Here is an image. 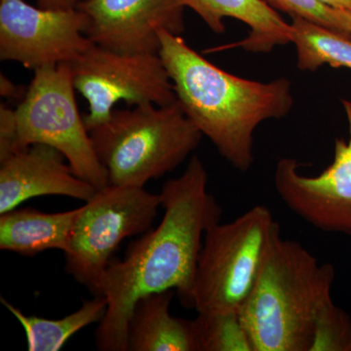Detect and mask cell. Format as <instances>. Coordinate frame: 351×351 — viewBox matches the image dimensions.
<instances>
[{
	"label": "cell",
	"instance_id": "1",
	"mask_svg": "<svg viewBox=\"0 0 351 351\" xmlns=\"http://www.w3.org/2000/svg\"><path fill=\"white\" fill-rule=\"evenodd\" d=\"M159 195L161 223L132 242L122 260L112 258L101 277L96 295H104L108 307L95 334L99 350L128 351L129 319L145 295L174 290L191 307L203 240L221 223L223 209L208 191L206 168L197 156L179 178L166 182Z\"/></svg>",
	"mask_w": 351,
	"mask_h": 351
},
{
	"label": "cell",
	"instance_id": "2",
	"mask_svg": "<svg viewBox=\"0 0 351 351\" xmlns=\"http://www.w3.org/2000/svg\"><path fill=\"white\" fill-rule=\"evenodd\" d=\"M159 40L158 55L184 114L233 167L250 169L257 127L265 120L283 119L294 106L291 82L230 75L165 29L159 32Z\"/></svg>",
	"mask_w": 351,
	"mask_h": 351
},
{
	"label": "cell",
	"instance_id": "3",
	"mask_svg": "<svg viewBox=\"0 0 351 351\" xmlns=\"http://www.w3.org/2000/svg\"><path fill=\"white\" fill-rule=\"evenodd\" d=\"M335 269L279 232L239 313L254 351H311L318 316L332 302Z\"/></svg>",
	"mask_w": 351,
	"mask_h": 351
},
{
	"label": "cell",
	"instance_id": "4",
	"mask_svg": "<svg viewBox=\"0 0 351 351\" xmlns=\"http://www.w3.org/2000/svg\"><path fill=\"white\" fill-rule=\"evenodd\" d=\"M88 131L110 184L134 188L175 170L203 136L178 101L114 110L107 122Z\"/></svg>",
	"mask_w": 351,
	"mask_h": 351
},
{
	"label": "cell",
	"instance_id": "5",
	"mask_svg": "<svg viewBox=\"0 0 351 351\" xmlns=\"http://www.w3.org/2000/svg\"><path fill=\"white\" fill-rule=\"evenodd\" d=\"M280 226L267 206L215 225L203 240L191 307L197 313H239Z\"/></svg>",
	"mask_w": 351,
	"mask_h": 351
},
{
	"label": "cell",
	"instance_id": "6",
	"mask_svg": "<svg viewBox=\"0 0 351 351\" xmlns=\"http://www.w3.org/2000/svg\"><path fill=\"white\" fill-rule=\"evenodd\" d=\"M71 64L34 71L24 100L16 108L19 152L43 144L64 154L73 173L97 189L110 184L84 119L76 105Z\"/></svg>",
	"mask_w": 351,
	"mask_h": 351
},
{
	"label": "cell",
	"instance_id": "7",
	"mask_svg": "<svg viewBox=\"0 0 351 351\" xmlns=\"http://www.w3.org/2000/svg\"><path fill=\"white\" fill-rule=\"evenodd\" d=\"M160 195L145 188L108 184L80 207L68 249L66 274L94 295L120 243L151 230Z\"/></svg>",
	"mask_w": 351,
	"mask_h": 351
},
{
	"label": "cell",
	"instance_id": "8",
	"mask_svg": "<svg viewBox=\"0 0 351 351\" xmlns=\"http://www.w3.org/2000/svg\"><path fill=\"white\" fill-rule=\"evenodd\" d=\"M69 64L75 90L89 104L83 119L88 130L107 122L119 101L159 107L178 101L158 54L115 52L93 43Z\"/></svg>",
	"mask_w": 351,
	"mask_h": 351
},
{
	"label": "cell",
	"instance_id": "9",
	"mask_svg": "<svg viewBox=\"0 0 351 351\" xmlns=\"http://www.w3.org/2000/svg\"><path fill=\"white\" fill-rule=\"evenodd\" d=\"M89 17L78 8L44 9L24 0H0V59L36 71L71 64L93 44Z\"/></svg>",
	"mask_w": 351,
	"mask_h": 351
},
{
	"label": "cell",
	"instance_id": "10",
	"mask_svg": "<svg viewBox=\"0 0 351 351\" xmlns=\"http://www.w3.org/2000/svg\"><path fill=\"white\" fill-rule=\"evenodd\" d=\"M343 104L350 138H337L331 165L311 177L299 172L295 159H279L274 188L284 204L309 225L351 237V101Z\"/></svg>",
	"mask_w": 351,
	"mask_h": 351
},
{
	"label": "cell",
	"instance_id": "11",
	"mask_svg": "<svg viewBox=\"0 0 351 351\" xmlns=\"http://www.w3.org/2000/svg\"><path fill=\"white\" fill-rule=\"evenodd\" d=\"M87 38L101 47L128 54H158L159 32L184 31V7L176 0H83Z\"/></svg>",
	"mask_w": 351,
	"mask_h": 351
},
{
	"label": "cell",
	"instance_id": "12",
	"mask_svg": "<svg viewBox=\"0 0 351 351\" xmlns=\"http://www.w3.org/2000/svg\"><path fill=\"white\" fill-rule=\"evenodd\" d=\"M66 160L54 147L34 144L0 161V214L39 196L91 199L98 189L77 177Z\"/></svg>",
	"mask_w": 351,
	"mask_h": 351
},
{
	"label": "cell",
	"instance_id": "13",
	"mask_svg": "<svg viewBox=\"0 0 351 351\" xmlns=\"http://www.w3.org/2000/svg\"><path fill=\"white\" fill-rule=\"evenodd\" d=\"M193 9L216 34L226 31L223 20L233 18L250 27V34L237 46L255 53L270 52L291 43V25L265 0H176Z\"/></svg>",
	"mask_w": 351,
	"mask_h": 351
},
{
	"label": "cell",
	"instance_id": "14",
	"mask_svg": "<svg viewBox=\"0 0 351 351\" xmlns=\"http://www.w3.org/2000/svg\"><path fill=\"white\" fill-rule=\"evenodd\" d=\"M174 295L168 290L138 300L127 328L128 351H196L191 321L170 313Z\"/></svg>",
	"mask_w": 351,
	"mask_h": 351
},
{
	"label": "cell",
	"instance_id": "15",
	"mask_svg": "<svg viewBox=\"0 0 351 351\" xmlns=\"http://www.w3.org/2000/svg\"><path fill=\"white\" fill-rule=\"evenodd\" d=\"M80 208L45 213L32 208H16L0 214V249L25 257L48 250L68 249Z\"/></svg>",
	"mask_w": 351,
	"mask_h": 351
},
{
	"label": "cell",
	"instance_id": "16",
	"mask_svg": "<svg viewBox=\"0 0 351 351\" xmlns=\"http://www.w3.org/2000/svg\"><path fill=\"white\" fill-rule=\"evenodd\" d=\"M4 306L24 328L29 351H59L76 332L94 323H100L107 311L108 302L104 295L83 302L82 306L60 319H47L27 315L20 308L1 298Z\"/></svg>",
	"mask_w": 351,
	"mask_h": 351
},
{
	"label": "cell",
	"instance_id": "17",
	"mask_svg": "<svg viewBox=\"0 0 351 351\" xmlns=\"http://www.w3.org/2000/svg\"><path fill=\"white\" fill-rule=\"evenodd\" d=\"M290 25L301 71H315L324 64L351 69L350 36L302 17H293Z\"/></svg>",
	"mask_w": 351,
	"mask_h": 351
},
{
	"label": "cell",
	"instance_id": "18",
	"mask_svg": "<svg viewBox=\"0 0 351 351\" xmlns=\"http://www.w3.org/2000/svg\"><path fill=\"white\" fill-rule=\"evenodd\" d=\"M191 327L196 351H254L239 313H198Z\"/></svg>",
	"mask_w": 351,
	"mask_h": 351
},
{
	"label": "cell",
	"instance_id": "19",
	"mask_svg": "<svg viewBox=\"0 0 351 351\" xmlns=\"http://www.w3.org/2000/svg\"><path fill=\"white\" fill-rule=\"evenodd\" d=\"M311 351H351V318L332 302L318 316Z\"/></svg>",
	"mask_w": 351,
	"mask_h": 351
},
{
	"label": "cell",
	"instance_id": "20",
	"mask_svg": "<svg viewBox=\"0 0 351 351\" xmlns=\"http://www.w3.org/2000/svg\"><path fill=\"white\" fill-rule=\"evenodd\" d=\"M265 1L272 8L288 13L289 15L292 16V18H304L329 27L332 31L345 34L339 24L338 10L324 5L317 0H265Z\"/></svg>",
	"mask_w": 351,
	"mask_h": 351
},
{
	"label": "cell",
	"instance_id": "21",
	"mask_svg": "<svg viewBox=\"0 0 351 351\" xmlns=\"http://www.w3.org/2000/svg\"><path fill=\"white\" fill-rule=\"evenodd\" d=\"M19 152L15 110L0 107V161Z\"/></svg>",
	"mask_w": 351,
	"mask_h": 351
},
{
	"label": "cell",
	"instance_id": "22",
	"mask_svg": "<svg viewBox=\"0 0 351 351\" xmlns=\"http://www.w3.org/2000/svg\"><path fill=\"white\" fill-rule=\"evenodd\" d=\"M83 0H38V7L44 9H73L77 8Z\"/></svg>",
	"mask_w": 351,
	"mask_h": 351
},
{
	"label": "cell",
	"instance_id": "23",
	"mask_svg": "<svg viewBox=\"0 0 351 351\" xmlns=\"http://www.w3.org/2000/svg\"><path fill=\"white\" fill-rule=\"evenodd\" d=\"M18 92V87L3 73L0 75V93L2 97H14Z\"/></svg>",
	"mask_w": 351,
	"mask_h": 351
},
{
	"label": "cell",
	"instance_id": "24",
	"mask_svg": "<svg viewBox=\"0 0 351 351\" xmlns=\"http://www.w3.org/2000/svg\"><path fill=\"white\" fill-rule=\"evenodd\" d=\"M317 1L336 10L351 12V0H317Z\"/></svg>",
	"mask_w": 351,
	"mask_h": 351
},
{
	"label": "cell",
	"instance_id": "25",
	"mask_svg": "<svg viewBox=\"0 0 351 351\" xmlns=\"http://www.w3.org/2000/svg\"><path fill=\"white\" fill-rule=\"evenodd\" d=\"M338 16L343 34L351 38V12L338 10Z\"/></svg>",
	"mask_w": 351,
	"mask_h": 351
}]
</instances>
